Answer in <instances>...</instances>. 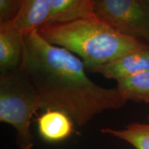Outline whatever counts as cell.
<instances>
[{"label": "cell", "mask_w": 149, "mask_h": 149, "mask_svg": "<svg viewBox=\"0 0 149 149\" xmlns=\"http://www.w3.org/2000/svg\"><path fill=\"white\" fill-rule=\"evenodd\" d=\"M22 3V0H0V23L13 21Z\"/></svg>", "instance_id": "cell-12"}, {"label": "cell", "mask_w": 149, "mask_h": 149, "mask_svg": "<svg viewBox=\"0 0 149 149\" xmlns=\"http://www.w3.org/2000/svg\"><path fill=\"white\" fill-rule=\"evenodd\" d=\"M50 24L69 23L97 17L93 0H51Z\"/></svg>", "instance_id": "cell-9"}, {"label": "cell", "mask_w": 149, "mask_h": 149, "mask_svg": "<svg viewBox=\"0 0 149 149\" xmlns=\"http://www.w3.org/2000/svg\"><path fill=\"white\" fill-rule=\"evenodd\" d=\"M52 45L80 57L86 71L126 54L149 47L140 40L122 35L97 17L64 24H48L37 30Z\"/></svg>", "instance_id": "cell-2"}, {"label": "cell", "mask_w": 149, "mask_h": 149, "mask_svg": "<svg viewBox=\"0 0 149 149\" xmlns=\"http://www.w3.org/2000/svg\"><path fill=\"white\" fill-rule=\"evenodd\" d=\"M37 118L40 137L47 142H59L73 133L74 122L66 113L58 110H46Z\"/></svg>", "instance_id": "cell-8"}, {"label": "cell", "mask_w": 149, "mask_h": 149, "mask_svg": "<svg viewBox=\"0 0 149 149\" xmlns=\"http://www.w3.org/2000/svg\"><path fill=\"white\" fill-rule=\"evenodd\" d=\"M149 70V47L130 52L120 58L88 72H97L108 79H124L139 72Z\"/></svg>", "instance_id": "cell-5"}, {"label": "cell", "mask_w": 149, "mask_h": 149, "mask_svg": "<svg viewBox=\"0 0 149 149\" xmlns=\"http://www.w3.org/2000/svg\"><path fill=\"white\" fill-rule=\"evenodd\" d=\"M97 17L126 36L149 43V10L142 0H93Z\"/></svg>", "instance_id": "cell-4"}, {"label": "cell", "mask_w": 149, "mask_h": 149, "mask_svg": "<svg viewBox=\"0 0 149 149\" xmlns=\"http://www.w3.org/2000/svg\"><path fill=\"white\" fill-rule=\"evenodd\" d=\"M101 132L127 141L135 149H149V124L133 123L122 130L105 128Z\"/></svg>", "instance_id": "cell-11"}, {"label": "cell", "mask_w": 149, "mask_h": 149, "mask_svg": "<svg viewBox=\"0 0 149 149\" xmlns=\"http://www.w3.org/2000/svg\"><path fill=\"white\" fill-rule=\"evenodd\" d=\"M25 48L19 70L33 85L41 109L66 113L83 126L97 115L125 105L117 88H105L87 76L81 59L65 48L52 45L35 31L24 36Z\"/></svg>", "instance_id": "cell-1"}, {"label": "cell", "mask_w": 149, "mask_h": 149, "mask_svg": "<svg viewBox=\"0 0 149 149\" xmlns=\"http://www.w3.org/2000/svg\"><path fill=\"white\" fill-rule=\"evenodd\" d=\"M51 17V0H22L13 25L24 36L50 24Z\"/></svg>", "instance_id": "cell-7"}, {"label": "cell", "mask_w": 149, "mask_h": 149, "mask_svg": "<svg viewBox=\"0 0 149 149\" xmlns=\"http://www.w3.org/2000/svg\"><path fill=\"white\" fill-rule=\"evenodd\" d=\"M142 1L145 4V6H146V8L149 10V0H142Z\"/></svg>", "instance_id": "cell-13"}, {"label": "cell", "mask_w": 149, "mask_h": 149, "mask_svg": "<svg viewBox=\"0 0 149 149\" xmlns=\"http://www.w3.org/2000/svg\"><path fill=\"white\" fill-rule=\"evenodd\" d=\"M24 36L13 26L12 22L0 23V72L19 69L23 60Z\"/></svg>", "instance_id": "cell-6"}, {"label": "cell", "mask_w": 149, "mask_h": 149, "mask_svg": "<svg viewBox=\"0 0 149 149\" xmlns=\"http://www.w3.org/2000/svg\"><path fill=\"white\" fill-rule=\"evenodd\" d=\"M117 89L126 101L149 103V70L117 81Z\"/></svg>", "instance_id": "cell-10"}, {"label": "cell", "mask_w": 149, "mask_h": 149, "mask_svg": "<svg viewBox=\"0 0 149 149\" xmlns=\"http://www.w3.org/2000/svg\"><path fill=\"white\" fill-rule=\"evenodd\" d=\"M148 122H149V115H148Z\"/></svg>", "instance_id": "cell-14"}, {"label": "cell", "mask_w": 149, "mask_h": 149, "mask_svg": "<svg viewBox=\"0 0 149 149\" xmlns=\"http://www.w3.org/2000/svg\"><path fill=\"white\" fill-rule=\"evenodd\" d=\"M39 109L40 97L21 70L0 74V122L15 128L19 149H32L34 146L30 126Z\"/></svg>", "instance_id": "cell-3"}]
</instances>
